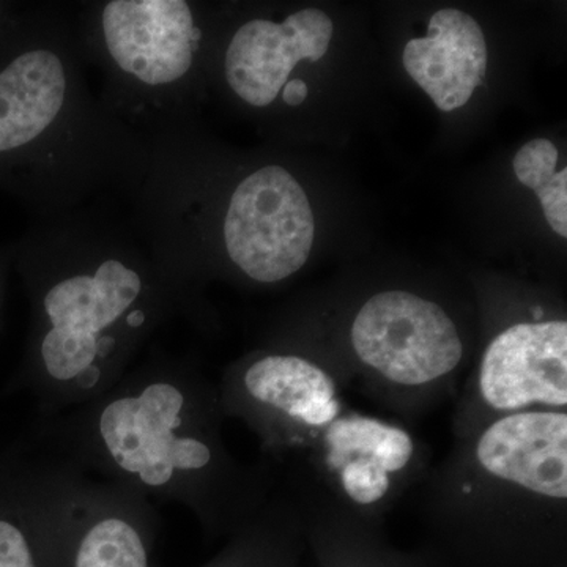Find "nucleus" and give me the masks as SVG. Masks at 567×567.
Returning <instances> with one entry per match:
<instances>
[{"instance_id":"f3484780","label":"nucleus","mask_w":567,"mask_h":567,"mask_svg":"<svg viewBox=\"0 0 567 567\" xmlns=\"http://www.w3.org/2000/svg\"><path fill=\"white\" fill-rule=\"evenodd\" d=\"M544 215L551 229L563 238L567 237V169L555 173L543 186L537 189Z\"/></svg>"},{"instance_id":"dca6fc26","label":"nucleus","mask_w":567,"mask_h":567,"mask_svg":"<svg viewBox=\"0 0 567 567\" xmlns=\"http://www.w3.org/2000/svg\"><path fill=\"white\" fill-rule=\"evenodd\" d=\"M558 148L547 140H535L525 144L514 156V173L528 188H543L555 175Z\"/></svg>"},{"instance_id":"20e7f679","label":"nucleus","mask_w":567,"mask_h":567,"mask_svg":"<svg viewBox=\"0 0 567 567\" xmlns=\"http://www.w3.org/2000/svg\"><path fill=\"white\" fill-rule=\"evenodd\" d=\"M204 11L192 0H93L73 11L100 102L142 140L194 123L212 61Z\"/></svg>"},{"instance_id":"ddd939ff","label":"nucleus","mask_w":567,"mask_h":567,"mask_svg":"<svg viewBox=\"0 0 567 567\" xmlns=\"http://www.w3.org/2000/svg\"><path fill=\"white\" fill-rule=\"evenodd\" d=\"M0 567H51L17 454L0 456Z\"/></svg>"},{"instance_id":"6ab92c4d","label":"nucleus","mask_w":567,"mask_h":567,"mask_svg":"<svg viewBox=\"0 0 567 567\" xmlns=\"http://www.w3.org/2000/svg\"><path fill=\"white\" fill-rule=\"evenodd\" d=\"M24 9L25 3L2 2V0H0V40L13 28L14 22L18 21V18L21 17L22 10Z\"/></svg>"},{"instance_id":"9b49d317","label":"nucleus","mask_w":567,"mask_h":567,"mask_svg":"<svg viewBox=\"0 0 567 567\" xmlns=\"http://www.w3.org/2000/svg\"><path fill=\"white\" fill-rule=\"evenodd\" d=\"M404 66L439 110H457L468 103L486 76L483 29L464 11H436L429 21L427 37L406 43Z\"/></svg>"},{"instance_id":"2eb2a0df","label":"nucleus","mask_w":567,"mask_h":567,"mask_svg":"<svg viewBox=\"0 0 567 567\" xmlns=\"http://www.w3.org/2000/svg\"><path fill=\"white\" fill-rule=\"evenodd\" d=\"M344 491L354 503L372 505L386 495L390 475L379 462L368 458H352L339 466Z\"/></svg>"},{"instance_id":"6e6552de","label":"nucleus","mask_w":567,"mask_h":567,"mask_svg":"<svg viewBox=\"0 0 567 567\" xmlns=\"http://www.w3.org/2000/svg\"><path fill=\"white\" fill-rule=\"evenodd\" d=\"M333 22L317 9L295 11L282 21L251 18L238 25L224 44L218 73L235 99L254 110H268L301 61L327 54Z\"/></svg>"},{"instance_id":"0eeeda50","label":"nucleus","mask_w":567,"mask_h":567,"mask_svg":"<svg viewBox=\"0 0 567 567\" xmlns=\"http://www.w3.org/2000/svg\"><path fill=\"white\" fill-rule=\"evenodd\" d=\"M352 344L364 364L402 386L425 385L450 374L464 353L446 312L402 290L375 295L360 309Z\"/></svg>"},{"instance_id":"f03ea898","label":"nucleus","mask_w":567,"mask_h":567,"mask_svg":"<svg viewBox=\"0 0 567 567\" xmlns=\"http://www.w3.org/2000/svg\"><path fill=\"white\" fill-rule=\"evenodd\" d=\"M87 70L71 7L25 3L0 40V192L35 219L121 194L141 151Z\"/></svg>"},{"instance_id":"4468645a","label":"nucleus","mask_w":567,"mask_h":567,"mask_svg":"<svg viewBox=\"0 0 567 567\" xmlns=\"http://www.w3.org/2000/svg\"><path fill=\"white\" fill-rule=\"evenodd\" d=\"M328 464L338 470L352 458L379 462L388 473L401 472L413 456V442L402 429L365 416L330 423L324 434Z\"/></svg>"},{"instance_id":"aec40b11","label":"nucleus","mask_w":567,"mask_h":567,"mask_svg":"<svg viewBox=\"0 0 567 567\" xmlns=\"http://www.w3.org/2000/svg\"><path fill=\"white\" fill-rule=\"evenodd\" d=\"M10 265L9 249H0V317H2L3 300H6V282Z\"/></svg>"},{"instance_id":"a211bd4d","label":"nucleus","mask_w":567,"mask_h":567,"mask_svg":"<svg viewBox=\"0 0 567 567\" xmlns=\"http://www.w3.org/2000/svg\"><path fill=\"white\" fill-rule=\"evenodd\" d=\"M308 93V84H306L303 80H300V78H297V80L289 81L284 85L279 100H281L282 104H286L287 107H298L306 102Z\"/></svg>"},{"instance_id":"1a4fd4ad","label":"nucleus","mask_w":567,"mask_h":567,"mask_svg":"<svg viewBox=\"0 0 567 567\" xmlns=\"http://www.w3.org/2000/svg\"><path fill=\"white\" fill-rule=\"evenodd\" d=\"M480 391L492 409L567 404V323H518L496 336L484 353Z\"/></svg>"},{"instance_id":"9d476101","label":"nucleus","mask_w":567,"mask_h":567,"mask_svg":"<svg viewBox=\"0 0 567 567\" xmlns=\"http://www.w3.org/2000/svg\"><path fill=\"white\" fill-rule=\"evenodd\" d=\"M476 457L498 480L566 499L567 415L527 412L502 417L481 436Z\"/></svg>"},{"instance_id":"423d86ee","label":"nucleus","mask_w":567,"mask_h":567,"mask_svg":"<svg viewBox=\"0 0 567 567\" xmlns=\"http://www.w3.org/2000/svg\"><path fill=\"white\" fill-rule=\"evenodd\" d=\"M218 212L219 248L249 281L282 282L308 262L315 215L303 186L286 167H256L235 183Z\"/></svg>"},{"instance_id":"39448f33","label":"nucleus","mask_w":567,"mask_h":567,"mask_svg":"<svg viewBox=\"0 0 567 567\" xmlns=\"http://www.w3.org/2000/svg\"><path fill=\"white\" fill-rule=\"evenodd\" d=\"M18 462L51 567H156L152 502L47 454Z\"/></svg>"},{"instance_id":"f257e3e1","label":"nucleus","mask_w":567,"mask_h":567,"mask_svg":"<svg viewBox=\"0 0 567 567\" xmlns=\"http://www.w3.org/2000/svg\"><path fill=\"white\" fill-rule=\"evenodd\" d=\"M10 262L29 301L13 386L39 417L95 401L136 364L159 328L197 312V295L158 262L130 219L92 204L35 219Z\"/></svg>"},{"instance_id":"f8f14e48","label":"nucleus","mask_w":567,"mask_h":567,"mask_svg":"<svg viewBox=\"0 0 567 567\" xmlns=\"http://www.w3.org/2000/svg\"><path fill=\"white\" fill-rule=\"evenodd\" d=\"M241 402L265 415L298 424L333 423L338 416L333 379L319 365L297 354L268 353L254 358L238 377Z\"/></svg>"},{"instance_id":"7ed1b4c3","label":"nucleus","mask_w":567,"mask_h":567,"mask_svg":"<svg viewBox=\"0 0 567 567\" xmlns=\"http://www.w3.org/2000/svg\"><path fill=\"white\" fill-rule=\"evenodd\" d=\"M33 440L47 456L186 507L205 525L221 516L229 476L213 395L183 354L151 350L95 401L39 417Z\"/></svg>"}]
</instances>
